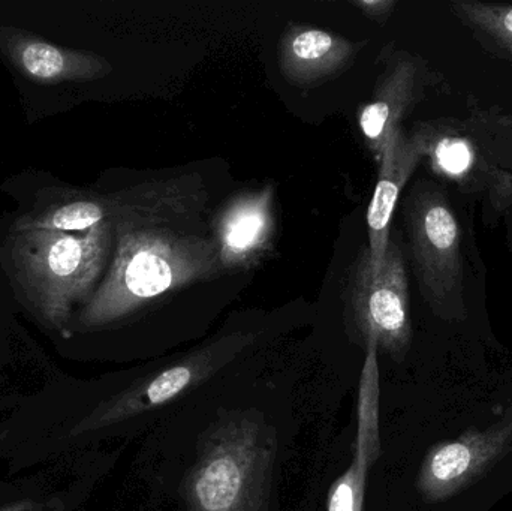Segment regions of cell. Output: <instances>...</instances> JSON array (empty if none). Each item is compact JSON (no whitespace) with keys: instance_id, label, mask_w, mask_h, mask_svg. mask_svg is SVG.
<instances>
[{"instance_id":"obj_1","label":"cell","mask_w":512,"mask_h":511,"mask_svg":"<svg viewBox=\"0 0 512 511\" xmlns=\"http://www.w3.org/2000/svg\"><path fill=\"white\" fill-rule=\"evenodd\" d=\"M110 269L78 309L65 339L120 323L156 299L222 273L203 230L207 191L197 174L141 183L110 194Z\"/></svg>"},{"instance_id":"obj_2","label":"cell","mask_w":512,"mask_h":511,"mask_svg":"<svg viewBox=\"0 0 512 511\" xmlns=\"http://www.w3.org/2000/svg\"><path fill=\"white\" fill-rule=\"evenodd\" d=\"M113 246L111 219L86 233L11 230L0 264L27 311L63 338L75 309L101 284Z\"/></svg>"},{"instance_id":"obj_3","label":"cell","mask_w":512,"mask_h":511,"mask_svg":"<svg viewBox=\"0 0 512 511\" xmlns=\"http://www.w3.org/2000/svg\"><path fill=\"white\" fill-rule=\"evenodd\" d=\"M415 276L430 308L444 320L466 317L459 221L445 192L420 179L403 204Z\"/></svg>"},{"instance_id":"obj_4","label":"cell","mask_w":512,"mask_h":511,"mask_svg":"<svg viewBox=\"0 0 512 511\" xmlns=\"http://www.w3.org/2000/svg\"><path fill=\"white\" fill-rule=\"evenodd\" d=\"M348 309L352 329L364 341L402 362L411 347L408 273L396 236L388 240L381 270L375 272L369 248L355 261L349 279Z\"/></svg>"},{"instance_id":"obj_5","label":"cell","mask_w":512,"mask_h":511,"mask_svg":"<svg viewBox=\"0 0 512 511\" xmlns=\"http://www.w3.org/2000/svg\"><path fill=\"white\" fill-rule=\"evenodd\" d=\"M268 450L256 426L231 425L210 438L188 482L189 511H259L268 479Z\"/></svg>"},{"instance_id":"obj_6","label":"cell","mask_w":512,"mask_h":511,"mask_svg":"<svg viewBox=\"0 0 512 511\" xmlns=\"http://www.w3.org/2000/svg\"><path fill=\"white\" fill-rule=\"evenodd\" d=\"M411 134L438 176L453 180L469 194H483L493 212L504 213L512 204V174L493 162L484 147L466 134L459 122H421Z\"/></svg>"},{"instance_id":"obj_7","label":"cell","mask_w":512,"mask_h":511,"mask_svg":"<svg viewBox=\"0 0 512 511\" xmlns=\"http://www.w3.org/2000/svg\"><path fill=\"white\" fill-rule=\"evenodd\" d=\"M511 444L512 405L504 419L484 431L471 429L456 440L432 447L418 476V491L430 503L454 497L484 476Z\"/></svg>"},{"instance_id":"obj_8","label":"cell","mask_w":512,"mask_h":511,"mask_svg":"<svg viewBox=\"0 0 512 511\" xmlns=\"http://www.w3.org/2000/svg\"><path fill=\"white\" fill-rule=\"evenodd\" d=\"M426 72L421 59L397 51L388 57L369 101L358 110L361 135L378 167L403 120L423 98Z\"/></svg>"},{"instance_id":"obj_9","label":"cell","mask_w":512,"mask_h":511,"mask_svg":"<svg viewBox=\"0 0 512 511\" xmlns=\"http://www.w3.org/2000/svg\"><path fill=\"white\" fill-rule=\"evenodd\" d=\"M213 231L222 272L254 269L273 248V186L236 195L216 216Z\"/></svg>"},{"instance_id":"obj_10","label":"cell","mask_w":512,"mask_h":511,"mask_svg":"<svg viewBox=\"0 0 512 511\" xmlns=\"http://www.w3.org/2000/svg\"><path fill=\"white\" fill-rule=\"evenodd\" d=\"M0 51L24 77L48 86L99 80L113 71L98 54L60 47L15 27L0 26Z\"/></svg>"},{"instance_id":"obj_11","label":"cell","mask_w":512,"mask_h":511,"mask_svg":"<svg viewBox=\"0 0 512 511\" xmlns=\"http://www.w3.org/2000/svg\"><path fill=\"white\" fill-rule=\"evenodd\" d=\"M363 44L307 24H289L279 42V68L295 87L309 89L342 74Z\"/></svg>"},{"instance_id":"obj_12","label":"cell","mask_w":512,"mask_h":511,"mask_svg":"<svg viewBox=\"0 0 512 511\" xmlns=\"http://www.w3.org/2000/svg\"><path fill=\"white\" fill-rule=\"evenodd\" d=\"M421 159H424L423 149L417 138L402 128L391 141L378 167V182L367 209V248L375 272H379L384 263L397 201Z\"/></svg>"},{"instance_id":"obj_13","label":"cell","mask_w":512,"mask_h":511,"mask_svg":"<svg viewBox=\"0 0 512 511\" xmlns=\"http://www.w3.org/2000/svg\"><path fill=\"white\" fill-rule=\"evenodd\" d=\"M378 350L367 347L360 396V428L357 453L351 470L337 483L331 495L330 511H360L363 504L364 479L369 465L379 455L378 434Z\"/></svg>"},{"instance_id":"obj_14","label":"cell","mask_w":512,"mask_h":511,"mask_svg":"<svg viewBox=\"0 0 512 511\" xmlns=\"http://www.w3.org/2000/svg\"><path fill=\"white\" fill-rule=\"evenodd\" d=\"M110 194L75 188L48 189L30 212L15 221L11 230H48L86 233L110 221Z\"/></svg>"},{"instance_id":"obj_15","label":"cell","mask_w":512,"mask_h":511,"mask_svg":"<svg viewBox=\"0 0 512 511\" xmlns=\"http://www.w3.org/2000/svg\"><path fill=\"white\" fill-rule=\"evenodd\" d=\"M451 9L489 53L512 62V5L454 0Z\"/></svg>"},{"instance_id":"obj_16","label":"cell","mask_w":512,"mask_h":511,"mask_svg":"<svg viewBox=\"0 0 512 511\" xmlns=\"http://www.w3.org/2000/svg\"><path fill=\"white\" fill-rule=\"evenodd\" d=\"M65 489L42 476L0 486V511H68Z\"/></svg>"},{"instance_id":"obj_17","label":"cell","mask_w":512,"mask_h":511,"mask_svg":"<svg viewBox=\"0 0 512 511\" xmlns=\"http://www.w3.org/2000/svg\"><path fill=\"white\" fill-rule=\"evenodd\" d=\"M352 5L357 6L370 20L384 24L393 14L397 2L396 0H354Z\"/></svg>"},{"instance_id":"obj_18","label":"cell","mask_w":512,"mask_h":511,"mask_svg":"<svg viewBox=\"0 0 512 511\" xmlns=\"http://www.w3.org/2000/svg\"><path fill=\"white\" fill-rule=\"evenodd\" d=\"M496 140H502V143H512V120L508 119L507 122L504 123V128L499 132Z\"/></svg>"}]
</instances>
